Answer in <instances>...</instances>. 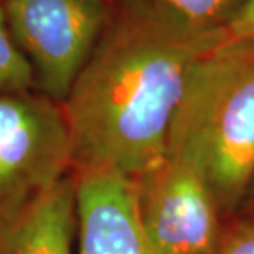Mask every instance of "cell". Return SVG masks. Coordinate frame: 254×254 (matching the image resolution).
<instances>
[{
  "label": "cell",
  "instance_id": "obj_9",
  "mask_svg": "<svg viewBox=\"0 0 254 254\" xmlns=\"http://www.w3.org/2000/svg\"><path fill=\"white\" fill-rule=\"evenodd\" d=\"M37 86L35 71L10 32L0 3V93H28Z\"/></svg>",
  "mask_w": 254,
  "mask_h": 254
},
{
  "label": "cell",
  "instance_id": "obj_7",
  "mask_svg": "<svg viewBox=\"0 0 254 254\" xmlns=\"http://www.w3.org/2000/svg\"><path fill=\"white\" fill-rule=\"evenodd\" d=\"M74 179L64 177L17 211L0 218V254H74Z\"/></svg>",
  "mask_w": 254,
  "mask_h": 254
},
{
  "label": "cell",
  "instance_id": "obj_8",
  "mask_svg": "<svg viewBox=\"0 0 254 254\" xmlns=\"http://www.w3.org/2000/svg\"><path fill=\"white\" fill-rule=\"evenodd\" d=\"M109 2L111 5L121 2H149L193 27L203 30H225L246 0H109Z\"/></svg>",
  "mask_w": 254,
  "mask_h": 254
},
{
  "label": "cell",
  "instance_id": "obj_11",
  "mask_svg": "<svg viewBox=\"0 0 254 254\" xmlns=\"http://www.w3.org/2000/svg\"><path fill=\"white\" fill-rule=\"evenodd\" d=\"M226 43L254 40V0H246L238 15L225 28Z\"/></svg>",
  "mask_w": 254,
  "mask_h": 254
},
{
  "label": "cell",
  "instance_id": "obj_6",
  "mask_svg": "<svg viewBox=\"0 0 254 254\" xmlns=\"http://www.w3.org/2000/svg\"><path fill=\"white\" fill-rule=\"evenodd\" d=\"M79 254H149L134 177L111 169H76Z\"/></svg>",
  "mask_w": 254,
  "mask_h": 254
},
{
  "label": "cell",
  "instance_id": "obj_4",
  "mask_svg": "<svg viewBox=\"0 0 254 254\" xmlns=\"http://www.w3.org/2000/svg\"><path fill=\"white\" fill-rule=\"evenodd\" d=\"M15 42L42 94L63 103L111 18L109 0H5Z\"/></svg>",
  "mask_w": 254,
  "mask_h": 254
},
{
  "label": "cell",
  "instance_id": "obj_12",
  "mask_svg": "<svg viewBox=\"0 0 254 254\" xmlns=\"http://www.w3.org/2000/svg\"><path fill=\"white\" fill-rule=\"evenodd\" d=\"M246 203H248V208H250V213H253V218H251V220H254V184H253V187H251L250 193H248Z\"/></svg>",
  "mask_w": 254,
  "mask_h": 254
},
{
  "label": "cell",
  "instance_id": "obj_2",
  "mask_svg": "<svg viewBox=\"0 0 254 254\" xmlns=\"http://www.w3.org/2000/svg\"><path fill=\"white\" fill-rule=\"evenodd\" d=\"M167 155L205 180L223 213L254 184V40L225 43L193 68Z\"/></svg>",
  "mask_w": 254,
  "mask_h": 254
},
{
  "label": "cell",
  "instance_id": "obj_10",
  "mask_svg": "<svg viewBox=\"0 0 254 254\" xmlns=\"http://www.w3.org/2000/svg\"><path fill=\"white\" fill-rule=\"evenodd\" d=\"M218 254H254V220L243 221L225 233Z\"/></svg>",
  "mask_w": 254,
  "mask_h": 254
},
{
  "label": "cell",
  "instance_id": "obj_3",
  "mask_svg": "<svg viewBox=\"0 0 254 254\" xmlns=\"http://www.w3.org/2000/svg\"><path fill=\"white\" fill-rule=\"evenodd\" d=\"M73 147L62 103L45 94L0 93V218L63 180Z\"/></svg>",
  "mask_w": 254,
  "mask_h": 254
},
{
  "label": "cell",
  "instance_id": "obj_5",
  "mask_svg": "<svg viewBox=\"0 0 254 254\" xmlns=\"http://www.w3.org/2000/svg\"><path fill=\"white\" fill-rule=\"evenodd\" d=\"M135 185L149 254H218L223 211L195 170L165 155Z\"/></svg>",
  "mask_w": 254,
  "mask_h": 254
},
{
  "label": "cell",
  "instance_id": "obj_1",
  "mask_svg": "<svg viewBox=\"0 0 254 254\" xmlns=\"http://www.w3.org/2000/svg\"><path fill=\"white\" fill-rule=\"evenodd\" d=\"M226 43L149 2L113 3L93 55L62 103L73 167L139 177L167 155L193 68Z\"/></svg>",
  "mask_w": 254,
  "mask_h": 254
}]
</instances>
